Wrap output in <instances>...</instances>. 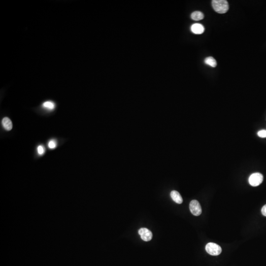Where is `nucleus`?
I'll use <instances>...</instances> for the list:
<instances>
[{"label": "nucleus", "mask_w": 266, "mask_h": 266, "mask_svg": "<svg viewBox=\"0 0 266 266\" xmlns=\"http://www.w3.org/2000/svg\"><path fill=\"white\" fill-rule=\"evenodd\" d=\"M212 6L215 11L220 14L226 13L229 10L228 2L226 0H213Z\"/></svg>", "instance_id": "obj_1"}, {"label": "nucleus", "mask_w": 266, "mask_h": 266, "mask_svg": "<svg viewBox=\"0 0 266 266\" xmlns=\"http://www.w3.org/2000/svg\"><path fill=\"white\" fill-rule=\"evenodd\" d=\"M206 250L207 253L213 256H217L219 255L222 252V249L217 244L210 242L206 246Z\"/></svg>", "instance_id": "obj_2"}, {"label": "nucleus", "mask_w": 266, "mask_h": 266, "mask_svg": "<svg viewBox=\"0 0 266 266\" xmlns=\"http://www.w3.org/2000/svg\"><path fill=\"white\" fill-rule=\"evenodd\" d=\"M263 176L259 173H253L249 177L248 181L252 186L256 187L259 185L263 182Z\"/></svg>", "instance_id": "obj_3"}, {"label": "nucleus", "mask_w": 266, "mask_h": 266, "mask_svg": "<svg viewBox=\"0 0 266 266\" xmlns=\"http://www.w3.org/2000/svg\"><path fill=\"white\" fill-rule=\"evenodd\" d=\"M191 213L195 216H199L202 213V208L200 203L197 200H192L189 205Z\"/></svg>", "instance_id": "obj_4"}, {"label": "nucleus", "mask_w": 266, "mask_h": 266, "mask_svg": "<svg viewBox=\"0 0 266 266\" xmlns=\"http://www.w3.org/2000/svg\"><path fill=\"white\" fill-rule=\"evenodd\" d=\"M139 234L142 240L145 242H149L151 240L153 235L151 232L145 228H142L139 230Z\"/></svg>", "instance_id": "obj_5"}, {"label": "nucleus", "mask_w": 266, "mask_h": 266, "mask_svg": "<svg viewBox=\"0 0 266 266\" xmlns=\"http://www.w3.org/2000/svg\"><path fill=\"white\" fill-rule=\"evenodd\" d=\"M191 30L195 34H202L205 31V28L199 23H195L191 27Z\"/></svg>", "instance_id": "obj_6"}, {"label": "nucleus", "mask_w": 266, "mask_h": 266, "mask_svg": "<svg viewBox=\"0 0 266 266\" xmlns=\"http://www.w3.org/2000/svg\"><path fill=\"white\" fill-rule=\"evenodd\" d=\"M171 197L176 203L181 204L183 202V199L181 194L177 191H172L171 192Z\"/></svg>", "instance_id": "obj_7"}, {"label": "nucleus", "mask_w": 266, "mask_h": 266, "mask_svg": "<svg viewBox=\"0 0 266 266\" xmlns=\"http://www.w3.org/2000/svg\"><path fill=\"white\" fill-rule=\"evenodd\" d=\"M2 123L4 129L7 131H10L13 128V123L9 118L7 117L3 118Z\"/></svg>", "instance_id": "obj_8"}, {"label": "nucleus", "mask_w": 266, "mask_h": 266, "mask_svg": "<svg viewBox=\"0 0 266 266\" xmlns=\"http://www.w3.org/2000/svg\"><path fill=\"white\" fill-rule=\"evenodd\" d=\"M191 17L194 20L199 21L203 19L204 18V15L201 11H195L191 14Z\"/></svg>", "instance_id": "obj_9"}, {"label": "nucleus", "mask_w": 266, "mask_h": 266, "mask_svg": "<svg viewBox=\"0 0 266 266\" xmlns=\"http://www.w3.org/2000/svg\"><path fill=\"white\" fill-rule=\"evenodd\" d=\"M205 63L208 65H209L212 67H215L217 66V62L215 58L213 57H208L206 58L205 60Z\"/></svg>", "instance_id": "obj_10"}, {"label": "nucleus", "mask_w": 266, "mask_h": 266, "mask_svg": "<svg viewBox=\"0 0 266 266\" xmlns=\"http://www.w3.org/2000/svg\"><path fill=\"white\" fill-rule=\"evenodd\" d=\"M42 106L47 110H53L55 108V105L54 103L52 101H47L44 102Z\"/></svg>", "instance_id": "obj_11"}, {"label": "nucleus", "mask_w": 266, "mask_h": 266, "mask_svg": "<svg viewBox=\"0 0 266 266\" xmlns=\"http://www.w3.org/2000/svg\"><path fill=\"white\" fill-rule=\"evenodd\" d=\"M37 150L38 153L39 155H43L45 152V149L42 145H39V147H38Z\"/></svg>", "instance_id": "obj_12"}, {"label": "nucleus", "mask_w": 266, "mask_h": 266, "mask_svg": "<svg viewBox=\"0 0 266 266\" xmlns=\"http://www.w3.org/2000/svg\"><path fill=\"white\" fill-rule=\"evenodd\" d=\"M257 135L259 137L262 138H266V130H262L260 131H258L257 133Z\"/></svg>", "instance_id": "obj_13"}, {"label": "nucleus", "mask_w": 266, "mask_h": 266, "mask_svg": "<svg viewBox=\"0 0 266 266\" xmlns=\"http://www.w3.org/2000/svg\"><path fill=\"white\" fill-rule=\"evenodd\" d=\"M57 147L56 142L54 140H50L49 142V147L50 149H54Z\"/></svg>", "instance_id": "obj_14"}, {"label": "nucleus", "mask_w": 266, "mask_h": 266, "mask_svg": "<svg viewBox=\"0 0 266 266\" xmlns=\"http://www.w3.org/2000/svg\"><path fill=\"white\" fill-rule=\"evenodd\" d=\"M261 213L264 216H266V205L263 206L261 210Z\"/></svg>", "instance_id": "obj_15"}]
</instances>
